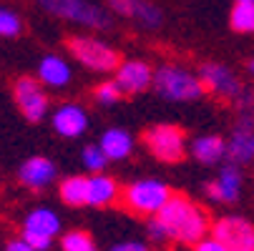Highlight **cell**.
Instances as JSON below:
<instances>
[{"instance_id":"obj_30","label":"cell","mask_w":254,"mask_h":251,"mask_svg":"<svg viewBox=\"0 0 254 251\" xmlns=\"http://www.w3.org/2000/svg\"><path fill=\"white\" fill-rule=\"evenodd\" d=\"M146 229H149V236H151L154 241H166V239H169V231H166V226L159 221V216H151L149 224H146Z\"/></svg>"},{"instance_id":"obj_9","label":"cell","mask_w":254,"mask_h":251,"mask_svg":"<svg viewBox=\"0 0 254 251\" xmlns=\"http://www.w3.org/2000/svg\"><path fill=\"white\" fill-rule=\"evenodd\" d=\"M211 236L229 251H254V224L244 216H222L211 224Z\"/></svg>"},{"instance_id":"obj_14","label":"cell","mask_w":254,"mask_h":251,"mask_svg":"<svg viewBox=\"0 0 254 251\" xmlns=\"http://www.w3.org/2000/svg\"><path fill=\"white\" fill-rule=\"evenodd\" d=\"M53 131L63 138H78L81 133H86L88 128V113L81 108L78 103H61L53 118Z\"/></svg>"},{"instance_id":"obj_2","label":"cell","mask_w":254,"mask_h":251,"mask_svg":"<svg viewBox=\"0 0 254 251\" xmlns=\"http://www.w3.org/2000/svg\"><path fill=\"white\" fill-rule=\"evenodd\" d=\"M154 91L174 103H189L196 100L206 93L199 73L184 68V65H176V63H164L156 68L154 73Z\"/></svg>"},{"instance_id":"obj_7","label":"cell","mask_w":254,"mask_h":251,"mask_svg":"<svg viewBox=\"0 0 254 251\" xmlns=\"http://www.w3.org/2000/svg\"><path fill=\"white\" fill-rule=\"evenodd\" d=\"M199 78L209 96H214L216 100H224V103H234V98L244 91V83L239 81L234 70L216 60H206L199 65Z\"/></svg>"},{"instance_id":"obj_28","label":"cell","mask_w":254,"mask_h":251,"mask_svg":"<svg viewBox=\"0 0 254 251\" xmlns=\"http://www.w3.org/2000/svg\"><path fill=\"white\" fill-rule=\"evenodd\" d=\"M138 8V0H108V10H114L116 15L124 18H133Z\"/></svg>"},{"instance_id":"obj_32","label":"cell","mask_w":254,"mask_h":251,"mask_svg":"<svg viewBox=\"0 0 254 251\" xmlns=\"http://www.w3.org/2000/svg\"><path fill=\"white\" fill-rule=\"evenodd\" d=\"M111 251H149V246L141 241H121V244H114Z\"/></svg>"},{"instance_id":"obj_16","label":"cell","mask_w":254,"mask_h":251,"mask_svg":"<svg viewBox=\"0 0 254 251\" xmlns=\"http://www.w3.org/2000/svg\"><path fill=\"white\" fill-rule=\"evenodd\" d=\"M23 234H43V236L56 239L61 234L58 213L48 206H35L33 211H28V216L23 221Z\"/></svg>"},{"instance_id":"obj_12","label":"cell","mask_w":254,"mask_h":251,"mask_svg":"<svg viewBox=\"0 0 254 251\" xmlns=\"http://www.w3.org/2000/svg\"><path fill=\"white\" fill-rule=\"evenodd\" d=\"M242 186H244V176H242L239 166L229 163L219 171V176L214 181L206 184V196L214 203H234L242 196Z\"/></svg>"},{"instance_id":"obj_13","label":"cell","mask_w":254,"mask_h":251,"mask_svg":"<svg viewBox=\"0 0 254 251\" xmlns=\"http://www.w3.org/2000/svg\"><path fill=\"white\" fill-rule=\"evenodd\" d=\"M58 176V168L51 158L46 156H33L28 161H23L20 171H18V181L25 186V189H33V191H41V189H48Z\"/></svg>"},{"instance_id":"obj_21","label":"cell","mask_w":254,"mask_h":251,"mask_svg":"<svg viewBox=\"0 0 254 251\" xmlns=\"http://www.w3.org/2000/svg\"><path fill=\"white\" fill-rule=\"evenodd\" d=\"M229 25L234 33L254 35V3H237L229 13Z\"/></svg>"},{"instance_id":"obj_8","label":"cell","mask_w":254,"mask_h":251,"mask_svg":"<svg viewBox=\"0 0 254 251\" xmlns=\"http://www.w3.org/2000/svg\"><path fill=\"white\" fill-rule=\"evenodd\" d=\"M13 98L18 103V111L23 113L25 121L30 123H38L46 118L48 113V93L41 83V78H33V76H20L15 83H13Z\"/></svg>"},{"instance_id":"obj_27","label":"cell","mask_w":254,"mask_h":251,"mask_svg":"<svg viewBox=\"0 0 254 251\" xmlns=\"http://www.w3.org/2000/svg\"><path fill=\"white\" fill-rule=\"evenodd\" d=\"M234 108L239 111V113H254V88H249V86H244V91L234 98Z\"/></svg>"},{"instance_id":"obj_20","label":"cell","mask_w":254,"mask_h":251,"mask_svg":"<svg viewBox=\"0 0 254 251\" xmlns=\"http://www.w3.org/2000/svg\"><path fill=\"white\" fill-rule=\"evenodd\" d=\"M58 196L65 206H88V178L86 176H65L58 184Z\"/></svg>"},{"instance_id":"obj_6","label":"cell","mask_w":254,"mask_h":251,"mask_svg":"<svg viewBox=\"0 0 254 251\" xmlns=\"http://www.w3.org/2000/svg\"><path fill=\"white\" fill-rule=\"evenodd\" d=\"M143 143L161 163H179L187 156V133L174 123H156L143 131Z\"/></svg>"},{"instance_id":"obj_26","label":"cell","mask_w":254,"mask_h":251,"mask_svg":"<svg viewBox=\"0 0 254 251\" xmlns=\"http://www.w3.org/2000/svg\"><path fill=\"white\" fill-rule=\"evenodd\" d=\"M20 28H23V23L13 10L0 8V38H15L20 33Z\"/></svg>"},{"instance_id":"obj_29","label":"cell","mask_w":254,"mask_h":251,"mask_svg":"<svg viewBox=\"0 0 254 251\" xmlns=\"http://www.w3.org/2000/svg\"><path fill=\"white\" fill-rule=\"evenodd\" d=\"M35 251H48L53 246V239L51 236H43V234H20Z\"/></svg>"},{"instance_id":"obj_5","label":"cell","mask_w":254,"mask_h":251,"mask_svg":"<svg viewBox=\"0 0 254 251\" xmlns=\"http://www.w3.org/2000/svg\"><path fill=\"white\" fill-rule=\"evenodd\" d=\"M38 5L63 20H70L76 25H86L93 30H106L111 28V15H108L103 8H98L96 3H88V0H38Z\"/></svg>"},{"instance_id":"obj_17","label":"cell","mask_w":254,"mask_h":251,"mask_svg":"<svg viewBox=\"0 0 254 251\" xmlns=\"http://www.w3.org/2000/svg\"><path fill=\"white\" fill-rule=\"evenodd\" d=\"M38 78H41L43 86L63 88V86L70 83V78H73V70H70V65L61 55H46L38 63Z\"/></svg>"},{"instance_id":"obj_33","label":"cell","mask_w":254,"mask_h":251,"mask_svg":"<svg viewBox=\"0 0 254 251\" xmlns=\"http://www.w3.org/2000/svg\"><path fill=\"white\" fill-rule=\"evenodd\" d=\"M3 251H35V249H33L23 236H20V239H10V241L5 244V249H3Z\"/></svg>"},{"instance_id":"obj_11","label":"cell","mask_w":254,"mask_h":251,"mask_svg":"<svg viewBox=\"0 0 254 251\" xmlns=\"http://www.w3.org/2000/svg\"><path fill=\"white\" fill-rule=\"evenodd\" d=\"M154 73L156 70L146 60L131 58V60H121V65L116 70V81L126 96H136V93H143L146 88L154 86Z\"/></svg>"},{"instance_id":"obj_3","label":"cell","mask_w":254,"mask_h":251,"mask_svg":"<svg viewBox=\"0 0 254 251\" xmlns=\"http://www.w3.org/2000/svg\"><path fill=\"white\" fill-rule=\"evenodd\" d=\"M171 196V189L159 178H141V181H133L121 191V206L131 211L133 216L151 219L166 206Z\"/></svg>"},{"instance_id":"obj_22","label":"cell","mask_w":254,"mask_h":251,"mask_svg":"<svg viewBox=\"0 0 254 251\" xmlns=\"http://www.w3.org/2000/svg\"><path fill=\"white\" fill-rule=\"evenodd\" d=\"M133 20H136L141 28H146V30H156V28H161L164 15H161V10H159L154 3H149V0H138V8H136Z\"/></svg>"},{"instance_id":"obj_31","label":"cell","mask_w":254,"mask_h":251,"mask_svg":"<svg viewBox=\"0 0 254 251\" xmlns=\"http://www.w3.org/2000/svg\"><path fill=\"white\" fill-rule=\"evenodd\" d=\"M194 251H229V246L222 244L219 239H214V236H206V239H201V241L194 246Z\"/></svg>"},{"instance_id":"obj_34","label":"cell","mask_w":254,"mask_h":251,"mask_svg":"<svg viewBox=\"0 0 254 251\" xmlns=\"http://www.w3.org/2000/svg\"><path fill=\"white\" fill-rule=\"evenodd\" d=\"M247 70H249V76H254V58H249V63H247Z\"/></svg>"},{"instance_id":"obj_15","label":"cell","mask_w":254,"mask_h":251,"mask_svg":"<svg viewBox=\"0 0 254 251\" xmlns=\"http://www.w3.org/2000/svg\"><path fill=\"white\" fill-rule=\"evenodd\" d=\"M121 186L116 178L106 176V173H91L88 176V206L93 208H106L121 201Z\"/></svg>"},{"instance_id":"obj_1","label":"cell","mask_w":254,"mask_h":251,"mask_svg":"<svg viewBox=\"0 0 254 251\" xmlns=\"http://www.w3.org/2000/svg\"><path fill=\"white\" fill-rule=\"evenodd\" d=\"M156 216L166 226L169 239L179 244L196 246L201 239H206V234H211L209 213L199 203H194L191 199L181 196V194H174Z\"/></svg>"},{"instance_id":"obj_23","label":"cell","mask_w":254,"mask_h":251,"mask_svg":"<svg viewBox=\"0 0 254 251\" xmlns=\"http://www.w3.org/2000/svg\"><path fill=\"white\" fill-rule=\"evenodd\" d=\"M124 96H126V93H124V88L119 86L116 78H114V81H103V83H98V86L93 88V98H96V103H101V105H116Z\"/></svg>"},{"instance_id":"obj_4","label":"cell","mask_w":254,"mask_h":251,"mask_svg":"<svg viewBox=\"0 0 254 251\" xmlns=\"http://www.w3.org/2000/svg\"><path fill=\"white\" fill-rule=\"evenodd\" d=\"M65 48L83 68L96 70V73L119 70V65H121L119 50L103 41H98V38H91V35H70L65 41Z\"/></svg>"},{"instance_id":"obj_24","label":"cell","mask_w":254,"mask_h":251,"mask_svg":"<svg viewBox=\"0 0 254 251\" xmlns=\"http://www.w3.org/2000/svg\"><path fill=\"white\" fill-rule=\"evenodd\" d=\"M61 249L63 251H98L96 244H93V239L86 231H81V229L63 234L61 236Z\"/></svg>"},{"instance_id":"obj_35","label":"cell","mask_w":254,"mask_h":251,"mask_svg":"<svg viewBox=\"0 0 254 251\" xmlns=\"http://www.w3.org/2000/svg\"><path fill=\"white\" fill-rule=\"evenodd\" d=\"M237 3H254V0H237Z\"/></svg>"},{"instance_id":"obj_25","label":"cell","mask_w":254,"mask_h":251,"mask_svg":"<svg viewBox=\"0 0 254 251\" xmlns=\"http://www.w3.org/2000/svg\"><path fill=\"white\" fill-rule=\"evenodd\" d=\"M81 161H83L86 171H91V173H101V171L108 166V161H111V158H108V156H106V151L96 143V146H86V149H83Z\"/></svg>"},{"instance_id":"obj_18","label":"cell","mask_w":254,"mask_h":251,"mask_svg":"<svg viewBox=\"0 0 254 251\" xmlns=\"http://www.w3.org/2000/svg\"><path fill=\"white\" fill-rule=\"evenodd\" d=\"M189 153L204 163V166H214V163H219L224 156H227V141L222 136H199L191 141V149Z\"/></svg>"},{"instance_id":"obj_19","label":"cell","mask_w":254,"mask_h":251,"mask_svg":"<svg viewBox=\"0 0 254 251\" xmlns=\"http://www.w3.org/2000/svg\"><path fill=\"white\" fill-rule=\"evenodd\" d=\"M98 146L106 151V156L111 158V161H124L133 151V136L128 131H124V128H108L101 136Z\"/></svg>"},{"instance_id":"obj_10","label":"cell","mask_w":254,"mask_h":251,"mask_svg":"<svg viewBox=\"0 0 254 251\" xmlns=\"http://www.w3.org/2000/svg\"><path fill=\"white\" fill-rule=\"evenodd\" d=\"M227 158L237 166L254 163V113H242L234 123L227 138Z\"/></svg>"}]
</instances>
